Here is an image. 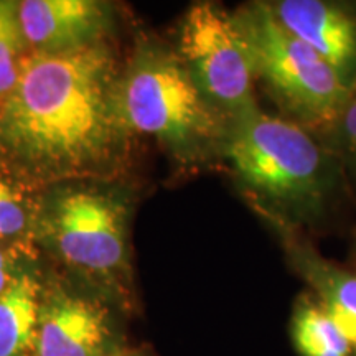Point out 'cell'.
<instances>
[{
  "instance_id": "1",
  "label": "cell",
  "mask_w": 356,
  "mask_h": 356,
  "mask_svg": "<svg viewBox=\"0 0 356 356\" xmlns=\"http://www.w3.org/2000/svg\"><path fill=\"white\" fill-rule=\"evenodd\" d=\"M118 81L104 43L61 55L29 51L0 101V165L29 186L104 172L129 136Z\"/></svg>"
},
{
  "instance_id": "2",
  "label": "cell",
  "mask_w": 356,
  "mask_h": 356,
  "mask_svg": "<svg viewBox=\"0 0 356 356\" xmlns=\"http://www.w3.org/2000/svg\"><path fill=\"white\" fill-rule=\"evenodd\" d=\"M226 155L246 190L280 216L315 215L330 188V167L310 134L259 109L234 118Z\"/></svg>"
},
{
  "instance_id": "3",
  "label": "cell",
  "mask_w": 356,
  "mask_h": 356,
  "mask_svg": "<svg viewBox=\"0 0 356 356\" xmlns=\"http://www.w3.org/2000/svg\"><path fill=\"white\" fill-rule=\"evenodd\" d=\"M118 113L127 134H144L191 152L216 139L220 124L178 53L159 44L137 48L119 74Z\"/></svg>"
},
{
  "instance_id": "4",
  "label": "cell",
  "mask_w": 356,
  "mask_h": 356,
  "mask_svg": "<svg viewBox=\"0 0 356 356\" xmlns=\"http://www.w3.org/2000/svg\"><path fill=\"white\" fill-rule=\"evenodd\" d=\"M233 19L252 70L284 109L312 127L338 122L353 91L317 51L293 37L267 3H252Z\"/></svg>"
},
{
  "instance_id": "5",
  "label": "cell",
  "mask_w": 356,
  "mask_h": 356,
  "mask_svg": "<svg viewBox=\"0 0 356 356\" xmlns=\"http://www.w3.org/2000/svg\"><path fill=\"white\" fill-rule=\"evenodd\" d=\"M178 56L213 104L234 118L257 109L251 58L228 12L210 2L195 3L181 22Z\"/></svg>"
},
{
  "instance_id": "6",
  "label": "cell",
  "mask_w": 356,
  "mask_h": 356,
  "mask_svg": "<svg viewBox=\"0 0 356 356\" xmlns=\"http://www.w3.org/2000/svg\"><path fill=\"white\" fill-rule=\"evenodd\" d=\"M47 229L71 267L99 277H113L126 267L127 213L114 197L91 190L60 195Z\"/></svg>"
},
{
  "instance_id": "7",
  "label": "cell",
  "mask_w": 356,
  "mask_h": 356,
  "mask_svg": "<svg viewBox=\"0 0 356 356\" xmlns=\"http://www.w3.org/2000/svg\"><path fill=\"white\" fill-rule=\"evenodd\" d=\"M114 348L108 307L61 289L43 291L37 356H104Z\"/></svg>"
},
{
  "instance_id": "8",
  "label": "cell",
  "mask_w": 356,
  "mask_h": 356,
  "mask_svg": "<svg viewBox=\"0 0 356 356\" xmlns=\"http://www.w3.org/2000/svg\"><path fill=\"white\" fill-rule=\"evenodd\" d=\"M30 51L61 55L102 43L108 7L95 0H25L17 6Z\"/></svg>"
},
{
  "instance_id": "9",
  "label": "cell",
  "mask_w": 356,
  "mask_h": 356,
  "mask_svg": "<svg viewBox=\"0 0 356 356\" xmlns=\"http://www.w3.org/2000/svg\"><path fill=\"white\" fill-rule=\"evenodd\" d=\"M277 20L335 70L345 86H356V17L323 0H282L274 3Z\"/></svg>"
},
{
  "instance_id": "10",
  "label": "cell",
  "mask_w": 356,
  "mask_h": 356,
  "mask_svg": "<svg viewBox=\"0 0 356 356\" xmlns=\"http://www.w3.org/2000/svg\"><path fill=\"white\" fill-rule=\"evenodd\" d=\"M293 266L337 327L348 338L356 356V274L323 261L305 249L292 251Z\"/></svg>"
},
{
  "instance_id": "11",
  "label": "cell",
  "mask_w": 356,
  "mask_h": 356,
  "mask_svg": "<svg viewBox=\"0 0 356 356\" xmlns=\"http://www.w3.org/2000/svg\"><path fill=\"white\" fill-rule=\"evenodd\" d=\"M42 296V284L25 270L0 296V356H37Z\"/></svg>"
},
{
  "instance_id": "12",
  "label": "cell",
  "mask_w": 356,
  "mask_h": 356,
  "mask_svg": "<svg viewBox=\"0 0 356 356\" xmlns=\"http://www.w3.org/2000/svg\"><path fill=\"white\" fill-rule=\"evenodd\" d=\"M291 340L299 356H355L348 338L312 292L300 293L292 307Z\"/></svg>"
},
{
  "instance_id": "13",
  "label": "cell",
  "mask_w": 356,
  "mask_h": 356,
  "mask_svg": "<svg viewBox=\"0 0 356 356\" xmlns=\"http://www.w3.org/2000/svg\"><path fill=\"white\" fill-rule=\"evenodd\" d=\"M25 181L0 165V246L24 241L33 231L35 208L26 195Z\"/></svg>"
},
{
  "instance_id": "14",
  "label": "cell",
  "mask_w": 356,
  "mask_h": 356,
  "mask_svg": "<svg viewBox=\"0 0 356 356\" xmlns=\"http://www.w3.org/2000/svg\"><path fill=\"white\" fill-rule=\"evenodd\" d=\"M17 6V2L0 0V101L17 83L22 63L30 51L22 33Z\"/></svg>"
},
{
  "instance_id": "15",
  "label": "cell",
  "mask_w": 356,
  "mask_h": 356,
  "mask_svg": "<svg viewBox=\"0 0 356 356\" xmlns=\"http://www.w3.org/2000/svg\"><path fill=\"white\" fill-rule=\"evenodd\" d=\"M340 126H341V137H343L346 152H348L351 162L356 167V92L346 102L343 113L340 115Z\"/></svg>"
},
{
  "instance_id": "16",
  "label": "cell",
  "mask_w": 356,
  "mask_h": 356,
  "mask_svg": "<svg viewBox=\"0 0 356 356\" xmlns=\"http://www.w3.org/2000/svg\"><path fill=\"white\" fill-rule=\"evenodd\" d=\"M13 261L15 257L12 254V249L0 246V296L6 292V289L10 286L13 277L17 275L13 269Z\"/></svg>"
},
{
  "instance_id": "17",
  "label": "cell",
  "mask_w": 356,
  "mask_h": 356,
  "mask_svg": "<svg viewBox=\"0 0 356 356\" xmlns=\"http://www.w3.org/2000/svg\"><path fill=\"white\" fill-rule=\"evenodd\" d=\"M104 356H149L145 351L142 350H131V348H114L113 351H109L108 355Z\"/></svg>"
}]
</instances>
